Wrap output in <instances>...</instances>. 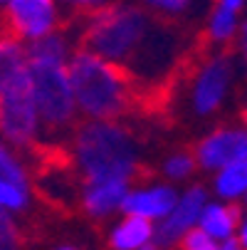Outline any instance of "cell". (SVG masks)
Wrapping results in <instances>:
<instances>
[{
    "instance_id": "obj_1",
    "label": "cell",
    "mask_w": 247,
    "mask_h": 250,
    "mask_svg": "<svg viewBox=\"0 0 247 250\" xmlns=\"http://www.w3.org/2000/svg\"><path fill=\"white\" fill-rule=\"evenodd\" d=\"M82 47L121 67L133 87H158L178 64L181 32L133 3H114L87 18Z\"/></svg>"
},
{
    "instance_id": "obj_2",
    "label": "cell",
    "mask_w": 247,
    "mask_h": 250,
    "mask_svg": "<svg viewBox=\"0 0 247 250\" xmlns=\"http://www.w3.org/2000/svg\"><path fill=\"white\" fill-rule=\"evenodd\" d=\"M67 69L77 112L87 122H116L136 102L138 92L124 69L84 47L72 52Z\"/></svg>"
},
{
    "instance_id": "obj_3",
    "label": "cell",
    "mask_w": 247,
    "mask_h": 250,
    "mask_svg": "<svg viewBox=\"0 0 247 250\" xmlns=\"http://www.w3.org/2000/svg\"><path fill=\"white\" fill-rule=\"evenodd\" d=\"M0 136L13 146H32L42 136L27 50L10 35H0Z\"/></svg>"
},
{
    "instance_id": "obj_4",
    "label": "cell",
    "mask_w": 247,
    "mask_h": 250,
    "mask_svg": "<svg viewBox=\"0 0 247 250\" xmlns=\"http://www.w3.org/2000/svg\"><path fill=\"white\" fill-rule=\"evenodd\" d=\"M72 156L84 184H131L138 173V144L119 122H84L75 131Z\"/></svg>"
},
{
    "instance_id": "obj_5",
    "label": "cell",
    "mask_w": 247,
    "mask_h": 250,
    "mask_svg": "<svg viewBox=\"0 0 247 250\" xmlns=\"http://www.w3.org/2000/svg\"><path fill=\"white\" fill-rule=\"evenodd\" d=\"M32 72V94L45 131H62L75 124L77 102L69 82V62L27 57Z\"/></svg>"
},
{
    "instance_id": "obj_6",
    "label": "cell",
    "mask_w": 247,
    "mask_h": 250,
    "mask_svg": "<svg viewBox=\"0 0 247 250\" xmlns=\"http://www.w3.org/2000/svg\"><path fill=\"white\" fill-rule=\"evenodd\" d=\"M3 15L5 35L27 45L57 32V25L62 22V10L57 0H10Z\"/></svg>"
},
{
    "instance_id": "obj_7",
    "label": "cell",
    "mask_w": 247,
    "mask_h": 250,
    "mask_svg": "<svg viewBox=\"0 0 247 250\" xmlns=\"http://www.w3.org/2000/svg\"><path fill=\"white\" fill-rule=\"evenodd\" d=\"M232 77H235V67H232V57L228 55H218L213 60H208L193 80L190 87V104H193V112L200 117H210L215 114L230 87H232Z\"/></svg>"
},
{
    "instance_id": "obj_8",
    "label": "cell",
    "mask_w": 247,
    "mask_h": 250,
    "mask_svg": "<svg viewBox=\"0 0 247 250\" xmlns=\"http://www.w3.org/2000/svg\"><path fill=\"white\" fill-rule=\"evenodd\" d=\"M205 203H208V191L203 186H190L188 191H183L175 208L153 228V245L158 250H171L181 245V240L193 228H198Z\"/></svg>"
},
{
    "instance_id": "obj_9",
    "label": "cell",
    "mask_w": 247,
    "mask_h": 250,
    "mask_svg": "<svg viewBox=\"0 0 247 250\" xmlns=\"http://www.w3.org/2000/svg\"><path fill=\"white\" fill-rule=\"evenodd\" d=\"M193 156L203 171H213V173H218L220 168L230 164L247 161V129L223 126V129L210 131L208 136L198 141Z\"/></svg>"
},
{
    "instance_id": "obj_10",
    "label": "cell",
    "mask_w": 247,
    "mask_h": 250,
    "mask_svg": "<svg viewBox=\"0 0 247 250\" xmlns=\"http://www.w3.org/2000/svg\"><path fill=\"white\" fill-rule=\"evenodd\" d=\"M178 198L181 193L171 184H151V186H141V188H129L121 210H124V216H136L156 226L175 208Z\"/></svg>"
},
{
    "instance_id": "obj_11",
    "label": "cell",
    "mask_w": 247,
    "mask_h": 250,
    "mask_svg": "<svg viewBox=\"0 0 247 250\" xmlns=\"http://www.w3.org/2000/svg\"><path fill=\"white\" fill-rule=\"evenodd\" d=\"M136 3L168 25H190L200 18H208L213 10L210 8L213 0H136Z\"/></svg>"
},
{
    "instance_id": "obj_12",
    "label": "cell",
    "mask_w": 247,
    "mask_h": 250,
    "mask_svg": "<svg viewBox=\"0 0 247 250\" xmlns=\"http://www.w3.org/2000/svg\"><path fill=\"white\" fill-rule=\"evenodd\" d=\"M242 221V210L235 203H223V201H208L203 213H200V221L198 228L213 238L215 243H225L230 238H235V230Z\"/></svg>"
},
{
    "instance_id": "obj_13",
    "label": "cell",
    "mask_w": 247,
    "mask_h": 250,
    "mask_svg": "<svg viewBox=\"0 0 247 250\" xmlns=\"http://www.w3.org/2000/svg\"><path fill=\"white\" fill-rule=\"evenodd\" d=\"M126 193H129V184H121V181L84 184L82 208L92 218H107V216H112V213L121 210Z\"/></svg>"
},
{
    "instance_id": "obj_14",
    "label": "cell",
    "mask_w": 247,
    "mask_h": 250,
    "mask_svg": "<svg viewBox=\"0 0 247 250\" xmlns=\"http://www.w3.org/2000/svg\"><path fill=\"white\" fill-rule=\"evenodd\" d=\"M153 223L136 218V216H124L121 223L112 228L109 245L112 250H141L146 245H153Z\"/></svg>"
},
{
    "instance_id": "obj_15",
    "label": "cell",
    "mask_w": 247,
    "mask_h": 250,
    "mask_svg": "<svg viewBox=\"0 0 247 250\" xmlns=\"http://www.w3.org/2000/svg\"><path fill=\"white\" fill-rule=\"evenodd\" d=\"M213 191H215L218 201H223V203H232L237 198H245V193H247V161H237V164L220 168L213 178Z\"/></svg>"
},
{
    "instance_id": "obj_16",
    "label": "cell",
    "mask_w": 247,
    "mask_h": 250,
    "mask_svg": "<svg viewBox=\"0 0 247 250\" xmlns=\"http://www.w3.org/2000/svg\"><path fill=\"white\" fill-rule=\"evenodd\" d=\"M240 27H242V22H240L237 13H230L225 8L215 5L208 15V38L218 45L235 40V35H240Z\"/></svg>"
},
{
    "instance_id": "obj_17",
    "label": "cell",
    "mask_w": 247,
    "mask_h": 250,
    "mask_svg": "<svg viewBox=\"0 0 247 250\" xmlns=\"http://www.w3.org/2000/svg\"><path fill=\"white\" fill-rule=\"evenodd\" d=\"M0 178L20 188H27V168L20 156L5 144H0Z\"/></svg>"
},
{
    "instance_id": "obj_18",
    "label": "cell",
    "mask_w": 247,
    "mask_h": 250,
    "mask_svg": "<svg viewBox=\"0 0 247 250\" xmlns=\"http://www.w3.org/2000/svg\"><path fill=\"white\" fill-rule=\"evenodd\" d=\"M195 156L193 154H188V151H175V154H171L166 161H163V176L168 178V181H186V178H190L193 176V171H195Z\"/></svg>"
},
{
    "instance_id": "obj_19",
    "label": "cell",
    "mask_w": 247,
    "mask_h": 250,
    "mask_svg": "<svg viewBox=\"0 0 247 250\" xmlns=\"http://www.w3.org/2000/svg\"><path fill=\"white\" fill-rule=\"evenodd\" d=\"M30 201V188H20L15 184H8L0 178V208L8 213H20L27 208Z\"/></svg>"
},
{
    "instance_id": "obj_20",
    "label": "cell",
    "mask_w": 247,
    "mask_h": 250,
    "mask_svg": "<svg viewBox=\"0 0 247 250\" xmlns=\"http://www.w3.org/2000/svg\"><path fill=\"white\" fill-rule=\"evenodd\" d=\"M57 3H59V8H64V10H69V13L89 18V15L104 10V8L114 5L116 0H57Z\"/></svg>"
},
{
    "instance_id": "obj_21",
    "label": "cell",
    "mask_w": 247,
    "mask_h": 250,
    "mask_svg": "<svg viewBox=\"0 0 247 250\" xmlns=\"http://www.w3.org/2000/svg\"><path fill=\"white\" fill-rule=\"evenodd\" d=\"M18 228L10 218V213L0 208V250H15L18 248Z\"/></svg>"
},
{
    "instance_id": "obj_22",
    "label": "cell",
    "mask_w": 247,
    "mask_h": 250,
    "mask_svg": "<svg viewBox=\"0 0 247 250\" xmlns=\"http://www.w3.org/2000/svg\"><path fill=\"white\" fill-rule=\"evenodd\" d=\"M181 250H220V243H215L213 238H208L200 228H193L181 240Z\"/></svg>"
},
{
    "instance_id": "obj_23",
    "label": "cell",
    "mask_w": 247,
    "mask_h": 250,
    "mask_svg": "<svg viewBox=\"0 0 247 250\" xmlns=\"http://www.w3.org/2000/svg\"><path fill=\"white\" fill-rule=\"evenodd\" d=\"M218 8H225L230 13H240L245 8V0H218Z\"/></svg>"
},
{
    "instance_id": "obj_24",
    "label": "cell",
    "mask_w": 247,
    "mask_h": 250,
    "mask_svg": "<svg viewBox=\"0 0 247 250\" xmlns=\"http://www.w3.org/2000/svg\"><path fill=\"white\" fill-rule=\"evenodd\" d=\"M237 243L242 250H247V216H242V221L237 226Z\"/></svg>"
},
{
    "instance_id": "obj_25",
    "label": "cell",
    "mask_w": 247,
    "mask_h": 250,
    "mask_svg": "<svg viewBox=\"0 0 247 250\" xmlns=\"http://www.w3.org/2000/svg\"><path fill=\"white\" fill-rule=\"evenodd\" d=\"M240 52H242L245 64H247V22H242V27H240Z\"/></svg>"
},
{
    "instance_id": "obj_26",
    "label": "cell",
    "mask_w": 247,
    "mask_h": 250,
    "mask_svg": "<svg viewBox=\"0 0 247 250\" xmlns=\"http://www.w3.org/2000/svg\"><path fill=\"white\" fill-rule=\"evenodd\" d=\"M8 3H10V0H0V13H3V10L8 8Z\"/></svg>"
},
{
    "instance_id": "obj_27",
    "label": "cell",
    "mask_w": 247,
    "mask_h": 250,
    "mask_svg": "<svg viewBox=\"0 0 247 250\" xmlns=\"http://www.w3.org/2000/svg\"><path fill=\"white\" fill-rule=\"evenodd\" d=\"M57 250H77V248H72V245H62V248H57Z\"/></svg>"
},
{
    "instance_id": "obj_28",
    "label": "cell",
    "mask_w": 247,
    "mask_h": 250,
    "mask_svg": "<svg viewBox=\"0 0 247 250\" xmlns=\"http://www.w3.org/2000/svg\"><path fill=\"white\" fill-rule=\"evenodd\" d=\"M242 122H245V129H247V109L242 112Z\"/></svg>"
},
{
    "instance_id": "obj_29",
    "label": "cell",
    "mask_w": 247,
    "mask_h": 250,
    "mask_svg": "<svg viewBox=\"0 0 247 250\" xmlns=\"http://www.w3.org/2000/svg\"><path fill=\"white\" fill-rule=\"evenodd\" d=\"M141 250H158L156 245H146V248H141Z\"/></svg>"
},
{
    "instance_id": "obj_30",
    "label": "cell",
    "mask_w": 247,
    "mask_h": 250,
    "mask_svg": "<svg viewBox=\"0 0 247 250\" xmlns=\"http://www.w3.org/2000/svg\"><path fill=\"white\" fill-rule=\"evenodd\" d=\"M245 206H247V193H245Z\"/></svg>"
}]
</instances>
